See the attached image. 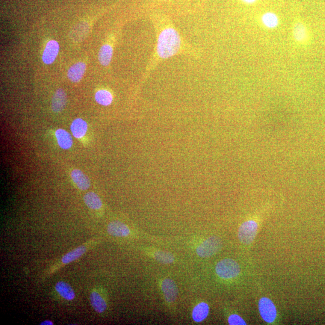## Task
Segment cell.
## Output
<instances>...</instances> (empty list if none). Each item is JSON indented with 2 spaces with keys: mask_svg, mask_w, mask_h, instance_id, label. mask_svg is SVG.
<instances>
[{
  "mask_svg": "<svg viewBox=\"0 0 325 325\" xmlns=\"http://www.w3.org/2000/svg\"><path fill=\"white\" fill-rule=\"evenodd\" d=\"M53 324H54L51 320H46L40 323L41 325H52Z\"/></svg>",
  "mask_w": 325,
  "mask_h": 325,
  "instance_id": "26",
  "label": "cell"
},
{
  "mask_svg": "<svg viewBox=\"0 0 325 325\" xmlns=\"http://www.w3.org/2000/svg\"><path fill=\"white\" fill-rule=\"evenodd\" d=\"M258 310L260 316L266 323L274 324L278 322L276 306L270 298L264 297L259 300Z\"/></svg>",
  "mask_w": 325,
  "mask_h": 325,
  "instance_id": "4",
  "label": "cell"
},
{
  "mask_svg": "<svg viewBox=\"0 0 325 325\" xmlns=\"http://www.w3.org/2000/svg\"><path fill=\"white\" fill-rule=\"evenodd\" d=\"M114 56V48L109 44L103 46L99 52V61L102 66L110 65Z\"/></svg>",
  "mask_w": 325,
  "mask_h": 325,
  "instance_id": "19",
  "label": "cell"
},
{
  "mask_svg": "<svg viewBox=\"0 0 325 325\" xmlns=\"http://www.w3.org/2000/svg\"><path fill=\"white\" fill-rule=\"evenodd\" d=\"M262 26L268 30H274L280 25V18L274 12H267L261 18Z\"/></svg>",
  "mask_w": 325,
  "mask_h": 325,
  "instance_id": "13",
  "label": "cell"
},
{
  "mask_svg": "<svg viewBox=\"0 0 325 325\" xmlns=\"http://www.w3.org/2000/svg\"><path fill=\"white\" fill-rule=\"evenodd\" d=\"M74 182L82 190H87L90 187V181L87 176L78 170H74L72 173Z\"/></svg>",
  "mask_w": 325,
  "mask_h": 325,
  "instance_id": "12",
  "label": "cell"
},
{
  "mask_svg": "<svg viewBox=\"0 0 325 325\" xmlns=\"http://www.w3.org/2000/svg\"><path fill=\"white\" fill-rule=\"evenodd\" d=\"M216 273L222 280H233L240 276V265L234 260L226 258L221 260L216 266Z\"/></svg>",
  "mask_w": 325,
  "mask_h": 325,
  "instance_id": "3",
  "label": "cell"
},
{
  "mask_svg": "<svg viewBox=\"0 0 325 325\" xmlns=\"http://www.w3.org/2000/svg\"><path fill=\"white\" fill-rule=\"evenodd\" d=\"M59 51H60V46L57 41H50L44 50L42 56L44 63L47 65L54 63L58 58Z\"/></svg>",
  "mask_w": 325,
  "mask_h": 325,
  "instance_id": "7",
  "label": "cell"
},
{
  "mask_svg": "<svg viewBox=\"0 0 325 325\" xmlns=\"http://www.w3.org/2000/svg\"><path fill=\"white\" fill-rule=\"evenodd\" d=\"M86 204L92 210H100L102 208V202L100 198L94 192H88L84 197Z\"/></svg>",
  "mask_w": 325,
  "mask_h": 325,
  "instance_id": "20",
  "label": "cell"
},
{
  "mask_svg": "<svg viewBox=\"0 0 325 325\" xmlns=\"http://www.w3.org/2000/svg\"><path fill=\"white\" fill-rule=\"evenodd\" d=\"M108 234L116 238H126L130 234L129 228L120 222L114 221L108 224Z\"/></svg>",
  "mask_w": 325,
  "mask_h": 325,
  "instance_id": "10",
  "label": "cell"
},
{
  "mask_svg": "<svg viewBox=\"0 0 325 325\" xmlns=\"http://www.w3.org/2000/svg\"><path fill=\"white\" fill-rule=\"evenodd\" d=\"M228 324L230 325H245L247 324L246 321L241 316L234 314L230 316Z\"/></svg>",
  "mask_w": 325,
  "mask_h": 325,
  "instance_id": "24",
  "label": "cell"
},
{
  "mask_svg": "<svg viewBox=\"0 0 325 325\" xmlns=\"http://www.w3.org/2000/svg\"><path fill=\"white\" fill-rule=\"evenodd\" d=\"M90 298L91 305L96 312L103 313L107 310V303L98 292H92Z\"/></svg>",
  "mask_w": 325,
  "mask_h": 325,
  "instance_id": "18",
  "label": "cell"
},
{
  "mask_svg": "<svg viewBox=\"0 0 325 325\" xmlns=\"http://www.w3.org/2000/svg\"><path fill=\"white\" fill-rule=\"evenodd\" d=\"M162 289L165 300L168 303H173L178 298V286L170 278L165 279L162 282Z\"/></svg>",
  "mask_w": 325,
  "mask_h": 325,
  "instance_id": "6",
  "label": "cell"
},
{
  "mask_svg": "<svg viewBox=\"0 0 325 325\" xmlns=\"http://www.w3.org/2000/svg\"><path fill=\"white\" fill-rule=\"evenodd\" d=\"M86 70V65L82 62H79L70 68L68 76L70 81L73 82H78L84 78Z\"/></svg>",
  "mask_w": 325,
  "mask_h": 325,
  "instance_id": "11",
  "label": "cell"
},
{
  "mask_svg": "<svg viewBox=\"0 0 325 325\" xmlns=\"http://www.w3.org/2000/svg\"><path fill=\"white\" fill-rule=\"evenodd\" d=\"M162 1H169V0H162Z\"/></svg>",
  "mask_w": 325,
  "mask_h": 325,
  "instance_id": "27",
  "label": "cell"
},
{
  "mask_svg": "<svg viewBox=\"0 0 325 325\" xmlns=\"http://www.w3.org/2000/svg\"><path fill=\"white\" fill-rule=\"evenodd\" d=\"M182 41L179 32L170 24L162 26L158 38V44L154 56L149 70L153 68L160 61L174 57L182 52Z\"/></svg>",
  "mask_w": 325,
  "mask_h": 325,
  "instance_id": "1",
  "label": "cell"
},
{
  "mask_svg": "<svg viewBox=\"0 0 325 325\" xmlns=\"http://www.w3.org/2000/svg\"><path fill=\"white\" fill-rule=\"evenodd\" d=\"M58 146L62 149L67 150L72 148L73 140L72 136L66 130L59 129L56 132Z\"/></svg>",
  "mask_w": 325,
  "mask_h": 325,
  "instance_id": "14",
  "label": "cell"
},
{
  "mask_svg": "<svg viewBox=\"0 0 325 325\" xmlns=\"http://www.w3.org/2000/svg\"><path fill=\"white\" fill-rule=\"evenodd\" d=\"M210 313V306L205 302L200 303L195 308L192 314L194 320L196 323H200L208 318Z\"/></svg>",
  "mask_w": 325,
  "mask_h": 325,
  "instance_id": "16",
  "label": "cell"
},
{
  "mask_svg": "<svg viewBox=\"0 0 325 325\" xmlns=\"http://www.w3.org/2000/svg\"><path fill=\"white\" fill-rule=\"evenodd\" d=\"M88 130V124L82 119H76L73 121L70 130L76 138H82L86 134Z\"/></svg>",
  "mask_w": 325,
  "mask_h": 325,
  "instance_id": "15",
  "label": "cell"
},
{
  "mask_svg": "<svg viewBox=\"0 0 325 325\" xmlns=\"http://www.w3.org/2000/svg\"><path fill=\"white\" fill-rule=\"evenodd\" d=\"M292 36L296 43L304 45L308 42L310 34L308 28L301 22H298L294 25L292 29Z\"/></svg>",
  "mask_w": 325,
  "mask_h": 325,
  "instance_id": "8",
  "label": "cell"
},
{
  "mask_svg": "<svg viewBox=\"0 0 325 325\" xmlns=\"http://www.w3.org/2000/svg\"><path fill=\"white\" fill-rule=\"evenodd\" d=\"M262 218L259 216L252 217L244 221L239 228V241L245 246H250L255 241L260 231Z\"/></svg>",
  "mask_w": 325,
  "mask_h": 325,
  "instance_id": "2",
  "label": "cell"
},
{
  "mask_svg": "<svg viewBox=\"0 0 325 325\" xmlns=\"http://www.w3.org/2000/svg\"><path fill=\"white\" fill-rule=\"evenodd\" d=\"M56 291L58 294L67 300H73L76 298L75 292L68 284L60 282H58L56 286Z\"/></svg>",
  "mask_w": 325,
  "mask_h": 325,
  "instance_id": "17",
  "label": "cell"
},
{
  "mask_svg": "<svg viewBox=\"0 0 325 325\" xmlns=\"http://www.w3.org/2000/svg\"><path fill=\"white\" fill-rule=\"evenodd\" d=\"M67 104V96L66 92L62 88L56 92L52 98V108L55 113H61L64 110Z\"/></svg>",
  "mask_w": 325,
  "mask_h": 325,
  "instance_id": "9",
  "label": "cell"
},
{
  "mask_svg": "<svg viewBox=\"0 0 325 325\" xmlns=\"http://www.w3.org/2000/svg\"><path fill=\"white\" fill-rule=\"evenodd\" d=\"M222 248V243L220 238L212 237L203 242L197 248L198 256L202 258H210L218 254Z\"/></svg>",
  "mask_w": 325,
  "mask_h": 325,
  "instance_id": "5",
  "label": "cell"
},
{
  "mask_svg": "<svg viewBox=\"0 0 325 325\" xmlns=\"http://www.w3.org/2000/svg\"><path fill=\"white\" fill-rule=\"evenodd\" d=\"M96 100L98 104L103 106H109L114 101V97L110 92L106 90H101L97 92L96 94Z\"/></svg>",
  "mask_w": 325,
  "mask_h": 325,
  "instance_id": "22",
  "label": "cell"
},
{
  "mask_svg": "<svg viewBox=\"0 0 325 325\" xmlns=\"http://www.w3.org/2000/svg\"><path fill=\"white\" fill-rule=\"evenodd\" d=\"M154 258L156 261H158L161 264H173L174 260V256L172 254L168 252H162V251H158L154 254Z\"/></svg>",
  "mask_w": 325,
  "mask_h": 325,
  "instance_id": "23",
  "label": "cell"
},
{
  "mask_svg": "<svg viewBox=\"0 0 325 325\" xmlns=\"http://www.w3.org/2000/svg\"><path fill=\"white\" fill-rule=\"evenodd\" d=\"M87 248L84 246H82L73 250L72 252L67 254L63 258L62 262L64 264H70L73 262L76 261V260L80 258L86 252Z\"/></svg>",
  "mask_w": 325,
  "mask_h": 325,
  "instance_id": "21",
  "label": "cell"
},
{
  "mask_svg": "<svg viewBox=\"0 0 325 325\" xmlns=\"http://www.w3.org/2000/svg\"><path fill=\"white\" fill-rule=\"evenodd\" d=\"M241 1L247 5H254L258 2V0H241Z\"/></svg>",
  "mask_w": 325,
  "mask_h": 325,
  "instance_id": "25",
  "label": "cell"
}]
</instances>
